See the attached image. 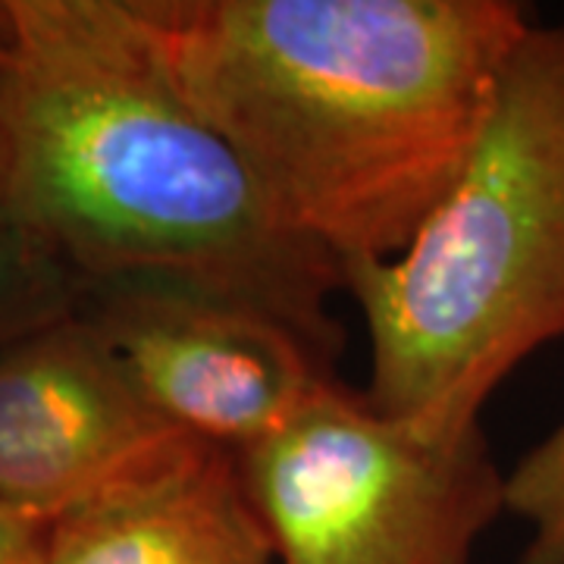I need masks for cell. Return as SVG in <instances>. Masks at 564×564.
Wrapping results in <instances>:
<instances>
[{
    "mask_svg": "<svg viewBox=\"0 0 564 564\" xmlns=\"http://www.w3.org/2000/svg\"><path fill=\"white\" fill-rule=\"evenodd\" d=\"M182 98L292 232L402 254L474 154L518 0H132Z\"/></svg>",
    "mask_w": 564,
    "mask_h": 564,
    "instance_id": "obj_1",
    "label": "cell"
},
{
    "mask_svg": "<svg viewBox=\"0 0 564 564\" xmlns=\"http://www.w3.org/2000/svg\"><path fill=\"white\" fill-rule=\"evenodd\" d=\"M3 210L82 282L166 280L251 304L329 355L339 261L273 214L170 79L132 0H3Z\"/></svg>",
    "mask_w": 564,
    "mask_h": 564,
    "instance_id": "obj_2",
    "label": "cell"
},
{
    "mask_svg": "<svg viewBox=\"0 0 564 564\" xmlns=\"http://www.w3.org/2000/svg\"><path fill=\"white\" fill-rule=\"evenodd\" d=\"M370 339L364 399L426 436L480 426L489 395L564 339V22L505 63L458 182L402 254L339 263Z\"/></svg>",
    "mask_w": 564,
    "mask_h": 564,
    "instance_id": "obj_3",
    "label": "cell"
},
{
    "mask_svg": "<svg viewBox=\"0 0 564 564\" xmlns=\"http://www.w3.org/2000/svg\"><path fill=\"white\" fill-rule=\"evenodd\" d=\"M232 462L280 564H474L505 514L484 426L426 436L339 380Z\"/></svg>",
    "mask_w": 564,
    "mask_h": 564,
    "instance_id": "obj_4",
    "label": "cell"
},
{
    "mask_svg": "<svg viewBox=\"0 0 564 564\" xmlns=\"http://www.w3.org/2000/svg\"><path fill=\"white\" fill-rule=\"evenodd\" d=\"M79 311L166 426L236 455L292 421L336 380L295 326L195 285H88Z\"/></svg>",
    "mask_w": 564,
    "mask_h": 564,
    "instance_id": "obj_5",
    "label": "cell"
},
{
    "mask_svg": "<svg viewBox=\"0 0 564 564\" xmlns=\"http://www.w3.org/2000/svg\"><path fill=\"white\" fill-rule=\"evenodd\" d=\"M185 433L144 404L73 311L0 351V508L51 524L148 470Z\"/></svg>",
    "mask_w": 564,
    "mask_h": 564,
    "instance_id": "obj_6",
    "label": "cell"
},
{
    "mask_svg": "<svg viewBox=\"0 0 564 564\" xmlns=\"http://www.w3.org/2000/svg\"><path fill=\"white\" fill-rule=\"evenodd\" d=\"M22 564H273L229 452L185 436L161 462L44 527Z\"/></svg>",
    "mask_w": 564,
    "mask_h": 564,
    "instance_id": "obj_7",
    "label": "cell"
},
{
    "mask_svg": "<svg viewBox=\"0 0 564 564\" xmlns=\"http://www.w3.org/2000/svg\"><path fill=\"white\" fill-rule=\"evenodd\" d=\"M85 282L66 263L0 217V351L79 311Z\"/></svg>",
    "mask_w": 564,
    "mask_h": 564,
    "instance_id": "obj_8",
    "label": "cell"
},
{
    "mask_svg": "<svg viewBox=\"0 0 564 564\" xmlns=\"http://www.w3.org/2000/svg\"><path fill=\"white\" fill-rule=\"evenodd\" d=\"M505 514L530 530L518 564H564V421L505 470Z\"/></svg>",
    "mask_w": 564,
    "mask_h": 564,
    "instance_id": "obj_9",
    "label": "cell"
},
{
    "mask_svg": "<svg viewBox=\"0 0 564 564\" xmlns=\"http://www.w3.org/2000/svg\"><path fill=\"white\" fill-rule=\"evenodd\" d=\"M44 527L47 524L0 508V564L32 562L44 540Z\"/></svg>",
    "mask_w": 564,
    "mask_h": 564,
    "instance_id": "obj_10",
    "label": "cell"
},
{
    "mask_svg": "<svg viewBox=\"0 0 564 564\" xmlns=\"http://www.w3.org/2000/svg\"><path fill=\"white\" fill-rule=\"evenodd\" d=\"M7 73H10V25L0 0V104H3V88H7Z\"/></svg>",
    "mask_w": 564,
    "mask_h": 564,
    "instance_id": "obj_11",
    "label": "cell"
},
{
    "mask_svg": "<svg viewBox=\"0 0 564 564\" xmlns=\"http://www.w3.org/2000/svg\"><path fill=\"white\" fill-rule=\"evenodd\" d=\"M0 210H3V144H0Z\"/></svg>",
    "mask_w": 564,
    "mask_h": 564,
    "instance_id": "obj_12",
    "label": "cell"
}]
</instances>
